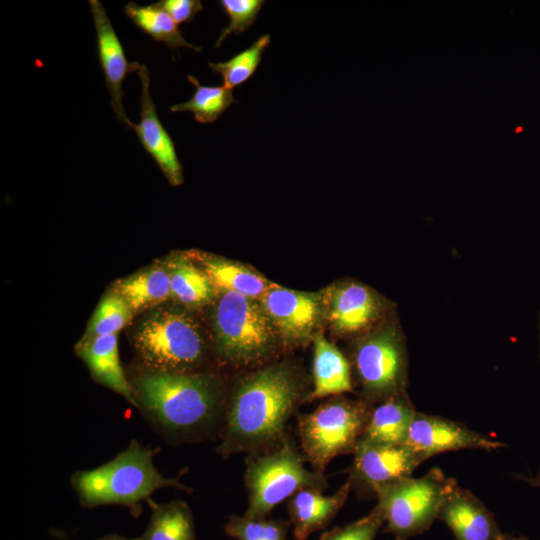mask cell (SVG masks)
<instances>
[{
  "label": "cell",
  "mask_w": 540,
  "mask_h": 540,
  "mask_svg": "<svg viewBox=\"0 0 540 540\" xmlns=\"http://www.w3.org/2000/svg\"><path fill=\"white\" fill-rule=\"evenodd\" d=\"M130 383L135 407L167 442L193 443L219 436L227 400L216 377L145 368Z\"/></svg>",
  "instance_id": "1"
},
{
  "label": "cell",
  "mask_w": 540,
  "mask_h": 540,
  "mask_svg": "<svg viewBox=\"0 0 540 540\" xmlns=\"http://www.w3.org/2000/svg\"><path fill=\"white\" fill-rule=\"evenodd\" d=\"M303 384L295 371L276 364L242 378L227 400L220 444L224 459L239 453L267 452L284 438L289 420L307 402Z\"/></svg>",
  "instance_id": "2"
},
{
  "label": "cell",
  "mask_w": 540,
  "mask_h": 540,
  "mask_svg": "<svg viewBox=\"0 0 540 540\" xmlns=\"http://www.w3.org/2000/svg\"><path fill=\"white\" fill-rule=\"evenodd\" d=\"M157 450L132 439L112 460L90 470H76L70 483L84 507L123 505L133 512L158 489L172 487L187 493L193 489L179 478L164 477L154 466Z\"/></svg>",
  "instance_id": "3"
},
{
  "label": "cell",
  "mask_w": 540,
  "mask_h": 540,
  "mask_svg": "<svg viewBox=\"0 0 540 540\" xmlns=\"http://www.w3.org/2000/svg\"><path fill=\"white\" fill-rule=\"evenodd\" d=\"M307 462L295 441L287 433L273 449L251 454L245 460L244 482L248 506L244 516L264 519L296 492L306 488L324 491L327 477L305 468Z\"/></svg>",
  "instance_id": "4"
},
{
  "label": "cell",
  "mask_w": 540,
  "mask_h": 540,
  "mask_svg": "<svg viewBox=\"0 0 540 540\" xmlns=\"http://www.w3.org/2000/svg\"><path fill=\"white\" fill-rule=\"evenodd\" d=\"M373 406L363 399L334 396L310 413L297 415L301 452L313 471L324 474L340 455L354 454Z\"/></svg>",
  "instance_id": "5"
},
{
  "label": "cell",
  "mask_w": 540,
  "mask_h": 540,
  "mask_svg": "<svg viewBox=\"0 0 540 540\" xmlns=\"http://www.w3.org/2000/svg\"><path fill=\"white\" fill-rule=\"evenodd\" d=\"M452 480L432 468L422 477L410 476L379 489L375 507L386 523L384 532L394 540H408L428 530Z\"/></svg>",
  "instance_id": "6"
},
{
  "label": "cell",
  "mask_w": 540,
  "mask_h": 540,
  "mask_svg": "<svg viewBox=\"0 0 540 540\" xmlns=\"http://www.w3.org/2000/svg\"><path fill=\"white\" fill-rule=\"evenodd\" d=\"M133 344L145 368L165 372H194L204 358L203 339L187 316L160 311L138 328Z\"/></svg>",
  "instance_id": "7"
},
{
  "label": "cell",
  "mask_w": 540,
  "mask_h": 540,
  "mask_svg": "<svg viewBox=\"0 0 540 540\" xmlns=\"http://www.w3.org/2000/svg\"><path fill=\"white\" fill-rule=\"evenodd\" d=\"M270 319L254 299L225 292L214 314L215 344L218 354L235 365L262 360L271 350Z\"/></svg>",
  "instance_id": "8"
},
{
  "label": "cell",
  "mask_w": 540,
  "mask_h": 540,
  "mask_svg": "<svg viewBox=\"0 0 540 540\" xmlns=\"http://www.w3.org/2000/svg\"><path fill=\"white\" fill-rule=\"evenodd\" d=\"M353 359L362 386L361 399L372 406L406 392L407 355L394 328L378 329L364 337Z\"/></svg>",
  "instance_id": "9"
},
{
  "label": "cell",
  "mask_w": 540,
  "mask_h": 540,
  "mask_svg": "<svg viewBox=\"0 0 540 540\" xmlns=\"http://www.w3.org/2000/svg\"><path fill=\"white\" fill-rule=\"evenodd\" d=\"M348 480L359 496L375 495L382 487L403 478L425 460L407 444L387 445L360 440L354 452Z\"/></svg>",
  "instance_id": "10"
},
{
  "label": "cell",
  "mask_w": 540,
  "mask_h": 540,
  "mask_svg": "<svg viewBox=\"0 0 540 540\" xmlns=\"http://www.w3.org/2000/svg\"><path fill=\"white\" fill-rule=\"evenodd\" d=\"M406 444L426 459L446 451L496 450L504 444L469 429L464 424L416 411Z\"/></svg>",
  "instance_id": "11"
},
{
  "label": "cell",
  "mask_w": 540,
  "mask_h": 540,
  "mask_svg": "<svg viewBox=\"0 0 540 540\" xmlns=\"http://www.w3.org/2000/svg\"><path fill=\"white\" fill-rule=\"evenodd\" d=\"M437 519L451 529L456 540H502L504 536L484 503L455 479L443 497Z\"/></svg>",
  "instance_id": "12"
},
{
  "label": "cell",
  "mask_w": 540,
  "mask_h": 540,
  "mask_svg": "<svg viewBox=\"0 0 540 540\" xmlns=\"http://www.w3.org/2000/svg\"><path fill=\"white\" fill-rule=\"evenodd\" d=\"M97 35L98 57L105 75V83L110 94V104L117 119L131 128L123 107L122 84L128 73L138 71L140 64L128 62L123 46L111 24L102 3L89 1Z\"/></svg>",
  "instance_id": "13"
},
{
  "label": "cell",
  "mask_w": 540,
  "mask_h": 540,
  "mask_svg": "<svg viewBox=\"0 0 540 540\" xmlns=\"http://www.w3.org/2000/svg\"><path fill=\"white\" fill-rule=\"evenodd\" d=\"M141 82V120L132 124L140 144L160 167L172 186L183 183L182 165L178 159L175 145L160 122L156 107L150 94V77L146 65L141 64L138 70Z\"/></svg>",
  "instance_id": "14"
},
{
  "label": "cell",
  "mask_w": 540,
  "mask_h": 540,
  "mask_svg": "<svg viewBox=\"0 0 540 540\" xmlns=\"http://www.w3.org/2000/svg\"><path fill=\"white\" fill-rule=\"evenodd\" d=\"M262 303L286 341L304 340L313 331L319 314L315 295L274 286L262 297Z\"/></svg>",
  "instance_id": "15"
},
{
  "label": "cell",
  "mask_w": 540,
  "mask_h": 540,
  "mask_svg": "<svg viewBox=\"0 0 540 540\" xmlns=\"http://www.w3.org/2000/svg\"><path fill=\"white\" fill-rule=\"evenodd\" d=\"M351 490L347 479L330 496L314 488L299 490L291 496L287 510L296 540H306L312 533L326 528L346 503Z\"/></svg>",
  "instance_id": "16"
},
{
  "label": "cell",
  "mask_w": 540,
  "mask_h": 540,
  "mask_svg": "<svg viewBox=\"0 0 540 540\" xmlns=\"http://www.w3.org/2000/svg\"><path fill=\"white\" fill-rule=\"evenodd\" d=\"M76 352L98 383L123 396L135 407L133 388L120 363L117 334L84 339L77 345Z\"/></svg>",
  "instance_id": "17"
},
{
  "label": "cell",
  "mask_w": 540,
  "mask_h": 540,
  "mask_svg": "<svg viewBox=\"0 0 540 540\" xmlns=\"http://www.w3.org/2000/svg\"><path fill=\"white\" fill-rule=\"evenodd\" d=\"M379 310L380 302L373 291L358 283H348L332 292L328 318L336 331L354 334L366 329Z\"/></svg>",
  "instance_id": "18"
},
{
  "label": "cell",
  "mask_w": 540,
  "mask_h": 540,
  "mask_svg": "<svg viewBox=\"0 0 540 540\" xmlns=\"http://www.w3.org/2000/svg\"><path fill=\"white\" fill-rule=\"evenodd\" d=\"M353 390L351 366L343 353L322 334L314 339L313 388L307 402Z\"/></svg>",
  "instance_id": "19"
},
{
  "label": "cell",
  "mask_w": 540,
  "mask_h": 540,
  "mask_svg": "<svg viewBox=\"0 0 540 540\" xmlns=\"http://www.w3.org/2000/svg\"><path fill=\"white\" fill-rule=\"evenodd\" d=\"M415 414L406 392L380 402L373 406L360 440L387 445L406 444Z\"/></svg>",
  "instance_id": "20"
},
{
  "label": "cell",
  "mask_w": 540,
  "mask_h": 540,
  "mask_svg": "<svg viewBox=\"0 0 540 540\" xmlns=\"http://www.w3.org/2000/svg\"><path fill=\"white\" fill-rule=\"evenodd\" d=\"M114 293L121 296L132 311L165 301L171 295L169 270L155 266L119 280Z\"/></svg>",
  "instance_id": "21"
},
{
  "label": "cell",
  "mask_w": 540,
  "mask_h": 540,
  "mask_svg": "<svg viewBox=\"0 0 540 540\" xmlns=\"http://www.w3.org/2000/svg\"><path fill=\"white\" fill-rule=\"evenodd\" d=\"M201 263L212 285L225 292H235L256 299L262 298L269 289L274 287L262 276L232 261L205 258L201 260Z\"/></svg>",
  "instance_id": "22"
},
{
  "label": "cell",
  "mask_w": 540,
  "mask_h": 540,
  "mask_svg": "<svg viewBox=\"0 0 540 540\" xmlns=\"http://www.w3.org/2000/svg\"><path fill=\"white\" fill-rule=\"evenodd\" d=\"M147 501L152 515L141 540H196L193 515L186 502L173 500L156 504L151 499Z\"/></svg>",
  "instance_id": "23"
},
{
  "label": "cell",
  "mask_w": 540,
  "mask_h": 540,
  "mask_svg": "<svg viewBox=\"0 0 540 540\" xmlns=\"http://www.w3.org/2000/svg\"><path fill=\"white\" fill-rule=\"evenodd\" d=\"M124 12L137 27L156 42H162L171 49L186 47L197 52L201 51L200 47L184 39L178 24L158 3L139 6L134 2H129L124 7Z\"/></svg>",
  "instance_id": "24"
},
{
  "label": "cell",
  "mask_w": 540,
  "mask_h": 540,
  "mask_svg": "<svg viewBox=\"0 0 540 540\" xmlns=\"http://www.w3.org/2000/svg\"><path fill=\"white\" fill-rule=\"evenodd\" d=\"M187 80L195 87L192 97L170 107L171 112H192L195 121L202 124L215 122L233 103L232 89L226 86H204L192 75Z\"/></svg>",
  "instance_id": "25"
},
{
  "label": "cell",
  "mask_w": 540,
  "mask_h": 540,
  "mask_svg": "<svg viewBox=\"0 0 540 540\" xmlns=\"http://www.w3.org/2000/svg\"><path fill=\"white\" fill-rule=\"evenodd\" d=\"M171 295L179 302L195 306L212 298L213 285L204 271L189 260L178 258L169 265Z\"/></svg>",
  "instance_id": "26"
},
{
  "label": "cell",
  "mask_w": 540,
  "mask_h": 540,
  "mask_svg": "<svg viewBox=\"0 0 540 540\" xmlns=\"http://www.w3.org/2000/svg\"><path fill=\"white\" fill-rule=\"evenodd\" d=\"M270 41V35L265 34L229 60L218 63L209 62L208 65L215 73L222 76L224 86L227 88L233 89L241 86L256 72L262 54L269 46Z\"/></svg>",
  "instance_id": "27"
},
{
  "label": "cell",
  "mask_w": 540,
  "mask_h": 540,
  "mask_svg": "<svg viewBox=\"0 0 540 540\" xmlns=\"http://www.w3.org/2000/svg\"><path fill=\"white\" fill-rule=\"evenodd\" d=\"M291 522L284 519H251L231 515L224 526L236 540H286Z\"/></svg>",
  "instance_id": "28"
},
{
  "label": "cell",
  "mask_w": 540,
  "mask_h": 540,
  "mask_svg": "<svg viewBox=\"0 0 540 540\" xmlns=\"http://www.w3.org/2000/svg\"><path fill=\"white\" fill-rule=\"evenodd\" d=\"M131 311L121 296L115 293L107 295L98 305L84 339L117 334L131 318Z\"/></svg>",
  "instance_id": "29"
},
{
  "label": "cell",
  "mask_w": 540,
  "mask_h": 540,
  "mask_svg": "<svg viewBox=\"0 0 540 540\" xmlns=\"http://www.w3.org/2000/svg\"><path fill=\"white\" fill-rule=\"evenodd\" d=\"M220 6L229 17V24L225 27L216 42L219 47L222 41L231 33H242L248 30L255 22L264 1L263 0H221Z\"/></svg>",
  "instance_id": "30"
},
{
  "label": "cell",
  "mask_w": 540,
  "mask_h": 540,
  "mask_svg": "<svg viewBox=\"0 0 540 540\" xmlns=\"http://www.w3.org/2000/svg\"><path fill=\"white\" fill-rule=\"evenodd\" d=\"M384 523L381 512L374 507L368 515L344 527L323 532L320 540H374Z\"/></svg>",
  "instance_id": "31"
},
{
  "label": "cell",
  "mask_w": 540,
  "mask_h": 540,
  "mask_svg": "<svg viewBox=\"0 0 540 540\" xmlns=\"http://www.w3.org/2000/svg\"><path fill=\"white\" fill-rule=\"evenodd\" d=\"M157 3L177 24L191 22L203 9L200 0H161Z\"/></svg>",
  "instance_id": "32"
},
{
  "label": "cell",
  "mask_w": 540,
  "mask_h": 540,
  "mask_svg": "<svg viewBox=\"0 0 540 540\" xmlns=\"http://www.w3.org/2000/svg\"><path fill=\"white\" fill-rule=\"evenodd\" d=\"M517 478L527 482L533 487H539L540 488V472L534 477H525L522 475H517Z\"/></svg>",
  "instance_id": "33"
},
{
  "label": "cell",
  "mask_w": 540,
  "mask_h": 540,
  "mask_svg": "<svg viewBox=\"0 0 540 540\" xmlns=\"http://www.w3.org/2000/svg\"><path fill=\"white\" fill-rule=\"evenodd\" d=\"M99 540H141V539L140 538L128 539L119 535H110V536H105Z\"/></svg>",
  "instance_id": "34"
},
{
  "label": "cell",
  "mask_w": 540,
  "mask_h": 540,
  "mask_svg": "<svg viewBox=\"0 0 540 540\" xmlns=\"http://www.w3.org/2000/svg\"><path fill=\"white\" fill-rule=\"evenodd\" d=\"M502 540H529V538L525 536H513L511 534H504Z\"/></svg>",
  "instance_id": "35"
}]
</instances>
